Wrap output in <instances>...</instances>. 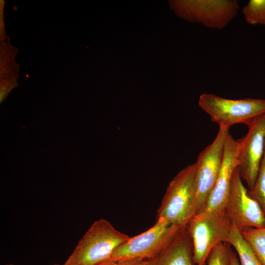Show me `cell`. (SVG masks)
<instances>
[{
    "instance_id": "6da1fadb",
    "label": "cell",
    "mask_w": 265,
    "mask_h": 265,
    "mask_svg": "<svg viewBox=\"0 0 265 265\" xmlns=\"http://www.w3.org/2000/svg\"><path fill=\"white\" fill-rule=\"evenodd\" d=\"M130 237L105 219L93 222L64 265H98L110 257Z\"/></svg>"
},
{
    "instance_id": "7a4b0ae2",
    "label": "cell",
    "mask_w": 265,
    "mask_h": 265,
    "mask_svg": "<svg viewBox=\"0 0 265 265\" xmlns=\"http://www.w3.org/2000/svg\"><path fill=\"white\" fill-rule=\"evenodd\" d=\"M195 163L186 166L170 182L158 211L157 220L185 227L195 215Z\"/></svg>"
},
{
    "instance_id": "3957f363",
    "label": "cell",
    "mask_w": 265,
    "mask_h": 265,
    "mask_svg": "<svg viewBox=\"0 0 265 265\" xmlns=\"http://www.w3.org/2000/svg\"><path fill=\"white\" fill-rule=\"evenodd\" d=\"M231 223L225 211H202L195 214L187 224L196 265H205L212 250L219 243L227 242Z\"/></svg>"
},
{
    "instance_id": "277c9868",
    "label": "cell",
    "mask_w": 265,
    "mask_h": 265,
    "mask_svg": "<svg viewBox=\"0 0 265 265\" xmlns=\"http://www.w3.org/2000/svg\"><path fill=\"white\" fill-rule=\"evenodd\" d=\"M198 105L211 120L220 128L229 129L238 123L247 124L253 118L265 113V99H226L204 93L200 95Z\"/></svg>"
},
{
    "instance_id": "5b68a950",
    "label": "cell",
    "mask_w": 265,
    "mask_h": 265,
    "mask_svg": "<svg viewBox=\"0 0 265 265\" xmlns=\"http://www.w3.org/2000/svg\"><path fill=\"white\" fill-rule=\"evenodd\" d=\"M229 129L219 128L212 143L199 154L194 182L195 214L205 208L215 185L222 165L224 146Z\"/></svg>"
},
{
    "instance_id": "8992f818",
    "label": "cell",
    "mask_w": 265,
    "mask_h": 265,
    "mask_svg": "<svg viewBox=\"0 0 265 265\" xmlns=\"http://www.w3.org/2000/svg\"><path fill=\"white\" fill-rule=\"evenodd\" d=\"M185 227L170 225L163 221L157 220L149 229L130 238L117 248L110 259L121 261L134 259H153L170 243Z\"/></svg>"
},
{
    "instance_id": "52a82bcc",
    "label": "cell",
    "mask_w": 265,
    "mask_h": 265,
    "mask_svg": "<svg viewBox=\"0 0 265 265\" xmlns=\"http://www.w3.org/2000/svg\"><path fill=\"white\" fill-rule=\"evenodd\" d=\"M169 3L180 17L213 29L226 26L239 8L238 1L235 0H171Z\"/></svg>"
},
{
    "instance_id": "ba28073f",
    "label": "cell",
    "mask_w": 265,
    "mask_h": 265,
    "mask_svg": "<svg viewBox=\"0 0 265 265\" xmlns=\"http://www.w3.org/2000/svg\"><path fill=\"white\" fill-rule=\"evenodd\" d=\"M242 180L237 167L232 176L226 214L231 224L240 231L248 228L265 227V214L258 202L249 195Z\"/></svg>"
},
{
    "instance_id": "9c48e42d",
    "label": "cell",
    "mask_w": 265,
    "mask_h": 265,
    "mask_svg": "<svg viewBox=\"0 0 265 265\" xmlns=\"http://www.w3.org/2000/svg\"><path fill=\"white\" fill-rule=\"evenodd\" d=\"M246 125L247 134L237 140L238 167L240 176L249 190L253 187L265 149V113L250 121Z\"/></svg>"
},
{
    "instance_id": "30bf717a",
    "label": "cell",
    "mask_w": 265,
    "mask_h": 265,
    "mask_svg": "<svg viewBox=\"0 0 265 265\" xmlns=\"http://www.w3.org/2000/svg\"><path fill=\"white\" fill-rule=\"evenodd\" d=\"M238 148L237 140L229 133L225 143L222 165L218 177L202 211L219 212L225 210L232 176L238 167Z\"/></svg>"
},
{
    "instance_id": "8fae6325",
    "label": "cell",
    "mask_w": 265,
    "mask_h": 265,
    "mask_svg": "<svg viewBox=\"0 0 265 265\" xmlns=\"http://www.w3.org/2000/svg\"><path fill=\"white\" fill-rule=\"evenodd\" d=\"M148 265H196L193 260L192 245L187 226L160 253L148 260Z\"/></svg>"
},
{
    "instance_id": "7c38bea8",
    "label": "cell",
    "mask_w": 265,
    "mask_h": 265,
    "mask_svg": "<svg viewBox=\"0 0 265 265\" xmlns=\"http://www.w3.org/2000/svg\"><path fill=\"white\" fill-rule=\"evenodd\" d=\"M227 242L236 249L240 265H262L249 245L243 238L240 231L233 224H231Z\"/></svg>"
},
{
    "instance_id": "4fadbf2b",
    "label": "cell",
    "mask_w": 265,
    "mask_h": 265,
    "mask_svg": "<svg viewBox=\"0 0 265 265\" xmlns=\"http://www.w3.org/2000/svg\"><path fill=\"white\" fill-rule=\"evenodd\" d=\"M240 232L262 265H265V227L248 228Z\"/></svg>"
},
{
    "instance_id": "5bb4252c",
    "label": "cell",
    "mask_w": 265,
    "mask_h": 265,
    "mask_svg": "<svg viewBox=\"0 0 265 265\" xmlns=\"http://www.w3.org/2000/svg\"><path fill=\"white\" fill-rule=\"evenodd\" d=\"M242 12L246 22L251 25H265V0H250Z\"/></svg>"
},
{
    "instance_id": "9a60e30c",
    "label": "cell",
    "mask_w": 265,
    "mask_h": 265,
    "mask_svg": "<svg viewBox=\"0 0 265 265\" xmlns=\"http://www.w3.org/2000/svg\"><path fill=\"white\" fill-rule=\"evenodd\" d=\"M248 193L258 202L265 214V149L256 182Z\"/></svg>"
},
{
    "instance_id": "2e32d148",
    "label": "cell",
    "mask_w": 265,
    "mask_h": 265,
    "mask_svg": "<svg viewBox=\"0 0 265 265\" xmlns=\"http://www.w3.org/2000/svg\"><path fill=\"white\" fill-rule=\"evenodd\" d=\"M232 251L228 242L219 243L210 253L205 265H230Z\"/></svg>"
},
{
    "instance_id": "e0dca14e",
    "label": "cell",
    "mask_w": 265,
    "mask_h": 265,
    "mask_svg": "<svg viewBox=\"0 0 265 265\" xmlns=\"http://www.w3.org/2000/svg\"><path fill=\"white\" fill-rule=\"evenodd\" d=\"M101 265H148V260L134 259L121 261H113L108 259Z\"/></svg>"
},
{
    "instance_id": "ac0fdd59",
    "label": "cell",
    "mask_w": 265,
    "mask_h": 265,
    "mask_svg": "<svg viewBox=\"0 0 265 265\" xmlns=\"http://www.w3.org/2000/svg\"><path fill=\"white\" fill-rule=\"evenodd\" d=\"M230 265H240L238 258L233 251L231 254Z\"/></svg>"
},
{
    "instance_id": "d6986e66",
    "label": "cell",
    "mask_w": 265,
    "mask_h": 265,
    "mask_svg": "<svg viewBox=\"0 0 265 265\" xmlns=\"http://www.w3.org/2000/svg\"><path fill=\"white\" fill-rule=\"evenodd\" d=\"M103 263V262H102ZM101 263H100V264L98 265H101ZM54 265H58V264H54Z\"/></svg>"
},
{
    "instance_id": "ffe728a7",
    "label": "cell",
    "mask_w": 265,
    "mask_h": 265,
    "mask_svg": "<svg viewBox=\"0 0 265 265\" xmlns=\"http://www.w3.org/2000/svg\"><path fill=\"white\" fill-rule=\"evenodd\" d=\"M13 265V264H6V265Z\"/></svg>"
}]
</instances>
